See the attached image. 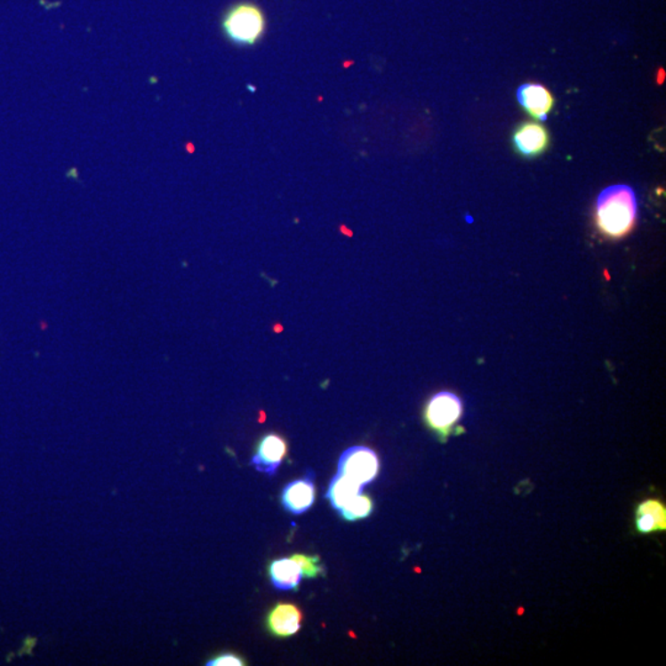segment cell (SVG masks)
I'll return each mask as SVG.
<instances>
[{
  "instance_id": "obj_10",
  "label": "cell",
  "mask_w": 666,
  "mask_h": 666,
  "mask_svg": "<svg viewBox=\"0 0 666 666\" xmlns=\"http://www.w3.org/2000/svg\"><path fill=\"white\" fill-rule=\"evenodd\" d=\"M637 530L640 534H654L665 531L666 510L659 500L650 499L643 502L636 511Z\"/></svg>"
},
{
  "instance_id": "obj_13",
  "label": "cell",
  "mask_w": 666,
  "mask_h": 666,
  "mask_svg": "<svg viewBox=\"0 0 666 666\" xmlns=\"http://www.w3.org/2000/svg\"><path fill=\"white\" fill-rule=\"evenodd\" d=\"M373 506L374 505H373L371 497L365 495V493H359L349 505L341 510L340 514L346 521H358V519L368 518L372 514Z\"/></svg>"
},
{
  "instance_id": "obj_9",
  "label": "cell",
  "mask_w": 666,
  "mask_h": 666,
  "mask_svg": "<svg viewBox=\"0 0 666 666\" xmlns=\"http://www.w3.org/2000/svg\"><path fill=\"white\" fill-rule=\"evenodd\" d=\"M302 612L295 605L279 602L267 617V627L278 638L294 636L301 629Z\"/></svg>"
},
{
  "instance_id": "obj_7",
  "label": "cell",
  "mask_w": 666,
  "mask_h": 666,
  "mask_svg": "<svg viewBox=\"0 0 666 666\" xmlns=\"http://www.w3.org/2000/svg\"><path fill=\"white\" fill-rule=\"evenodd\" d=\"M315 497V474L308 471L304 477L292 481L283 489L282 503L290 514L301 515L311 509Z\"/></svg>"
},
{
  "instance_id": "obj_5",
  "label": "cell",
  "mask_w": 666,
  "mask_h": 666,
  "mask_svg": "<svg viewBox=\"0 0 666 666\" xmlns=\"http://www.w3.org/2000/svg\"><path fill=\"white\" fill-rule=\"evenodd\" d=\"M512 145L516 153L522 157L532 159L540 157L550 145V132L546 126L534 121H526L516 127L512 135Z\"/></svg>"
},
{
  "instance_id": "obj_2",
  "label": "cell",
  "mask_w": 666,
  "mask_h": 666,
  "mask_svg": "<svg viewBox=\"0 0 666 666\" xmlns=\"http://www.w3.org/2000/svg\"><path fill=\"white\" fill-rule=\"evenodd\" d=\"M266 27L262 8L252 2L235 3L221 19L222 33L236 46H253L263 37Z\"/></svg>"
},
{
  "instance_id": "obj_6",
  "label": "cell",
  "mask_w": 666,
  "mask_h": 666,
  "mask_svg": "<svg viewBox=\"0 0 666 666\" xmlns=\"http://www.w3.org/2000/svg\"><path fill=\"white\" fill-rule=\"evenodd\" d=\"M288 453V445L282 436L268 433L258 442L251 464L254 469L267 476H276Z\"/></svg>"
},
{
  "instance_id": "obj_3",
  "label": "cell",
  "mask_w": 666,
  "mask_h": 666,
  "mask_svg": "<svg viewBox=\"0 0 666 666\" xmlns=\"http://www.w3.org/2000/svg\"><path fill=\"white\" fill-rule=\"evenodd\" d=\"M463 415V404L451 391L433 395L425 407V421L432 431L442 438L453 432L454 426Z\"/></svg>"
},
{
  "instance_id": "obj_15",
  "label": "cell",
  "mask_w": 666,
  "mask_h": 666,
  "mask_svg": "<svg viewBox=\"0 0 666 666\" xmlns=\"http://www.w3.org/2000/svg\"><path fill=\"white\" fill-rule=\"evenodd\" d=\"M245 664H246V662H245L244 659L241 658V656L235 654V653L226 652V653H222V654L215 656V658L212 659V661H210L208 664L206 665H209V666H242Z\"/></svg>"
},
{
  "instance_id": "obj_4",
  "label": "cell",
  "mask_w": 666,
  "mask_h": 666,
  "mask_svg": "<svg viewBox=\"0 0 666 666\" xmlns=\"http://www.w3.org/2000/svg\"><path fill=\"white\" fill-rule=\"evenodd\" d=\"M379 458L373 449L357 445L344 451L339 461V474L361 485H368L379 473Z\"/></svg>"
},
{
  "instance_id": "obj_1",
  "label": "cell",
  "mask_w": 666,
  "mask_h": 666,
  "mask_svg": "<svg viewBox=\"0 0 666 666\" xmlns=\"http://www.w3.org/2000/svg\"><path fill=\"white\" fill-rule=\"evenodd\" d=\"M638 200L626 184H616L602 190L596 202L595 222L605 237L620 240L636 225Z\"/></svg>"
},
{
  "instance_id": "obj_14",
  "label": "cell",
  "mask_w": 666,
  "mask_h": 666,
  "mask_svg": "<svg viewBox=\"0 0 666 666\" xmlns=\"http://www.w3.org/2000/svg\"><path fill=\"white\" fill-rule=\"evenodd\" d=\"M293 560L301 566L302 576L312 579L323 575L325 572L324 564L318 556H304V554H294Z\"/></svg>"
},
{
  "instance_id": "obj_12",
  "label": "cell",
  "mask_w": 666,
  "mask_h": 666,
  "mask_svg": "<svg viewBox=\"0 0 666 666\" xmlns=\"http://www.w3.org/2000/svg\"><path fill=\"white\" fill-rule=\"evenodd\" d=\"M365 486L357 481L337 473V476L331 481L328 487L327 499L330 500L331 505L337 511H341L344 506L349 505L355 497L363 493Z\"/></svg>"
},
{
  "instance_id": "obj_11",
  "label": "cell",
  "mask_w": 666,
  "mask_h": 666,
  "mask_svg": "<svg viewBox=\"0 0 666 666\" xmlns=\"http://www.w3.org/2000/svg\"><path fill=\"white\" fill-rule=\"evenodd\" d=\"M270 582L278 590H296L301 584V566L292 558L277 559L269 566Z\"/></svg>"
},
{
  "instance_id": "obj_8",
  "label": "cell",
  "mask_w": 666,
  "mask_h": 666,
  "mask_svg": "<svg viewBox=\"0 0 666 666\" xmlns=\"http://www.w3.org/2000/svg\"><path fill=\"white\" fill-rule=\"evenodd\" d=\"M518 100L526 113L540 121H546L554 107V97L540 83H526L518 91Z\"/></svg>"
}]
</instances>
